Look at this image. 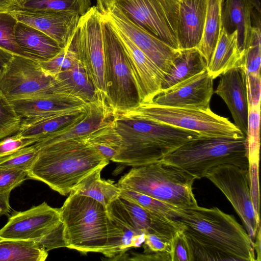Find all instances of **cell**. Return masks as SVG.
Listing matches in <instances>:
<instances>
[{
  "label": "cell",
  "mask_w": 261,
  "mask_h": 261,
  "mask_svg": "<svg viewBox=\"0 0 261 261\" xmlns=\"http://www.w3.org/2000/svg\"><path fill=\"white\" fill-rule=\"evenodd\" d=\"M176 220L185 226L183 232L193 261H256L246 230L218 207L180 208Z\"/></svg>",
  "instance_id": "cell-1"
},
{
  "label": "cell",
  "mask_w": 261,
  "mask_h": 261,
  "mask_svg": "<svg viewBox=\"0 0 261 261\" xmlns=\"http://www.w3.org/2000/svg\"><path fill=\"white\" fill-rule=\"evenodd\" d=\"M112 124L121 140L120 149L112 161L133 167L161 160L201 135L132 111L115 113Z\"/></svg>",
  "instance_id": "cell-2"
},
{
  "label": "cell",
  "mask_w": 261,
  "mask_h": 261,
  "mask_svg": "<svg viewBox=\"0 0 261 261\" xmlns=\"http://www.w3.org/2000/svg\"><path fill=\"white\" fill-rule=\"evenodd\" d=\"M35 145L38 153L27 171V178L42 181L64 196L95 169L109 163L85 136Z\"/></svg>",
  "instance_id": "cell-3"
},
{
  "label": "cell",
  "mask_w": 261,
  "mask_h": 261,
  "mask_svg": "<svg viewBox=\"0 0 261 261\" xmlns=\"http://www.w3.org/2000/svg\"><path fill=\"white\" fill-rule=\"evenodd\" d=\"M59 211L66 247L115 259L123 255L122 231L101 203L71 192Z\"/></svg>",
  "instance_id": "cell-4"
},
{
  "label": "cell",
  "mask_w": 261,
  "mask_h": 261,
  "mask_svg": "<svg viewBox=\"0 0 261 261\" xmlns=\"http://www.w3.org/2000/svg\"><path fill=\"white\" fill-rule=\"evenodd\" d=\"M195 179L180 168L159 160L133 167L117 185L179 208H189L198 205L193 192Z\"/></svg>",
  "instance_id": "cell-5"
},
{
  "label": "cell",
  "mask_w": 261,
  "mask_h": 261,
  "mask_svg": "<svg viewBox=\"0 0 261 261\" xmlns=\"http://www.w3.org/2000/svg\"><path fill=\"white\" fill-rule=\"evenodd\" d=\"M161 160L180 168L196 179L205 177L211 169L223 164L248 170L246 137L234 138L200 135Z\"/></svg>",
  "instance_id": "cell-6"
},
{
  "label": "cell",
  "mask_w": 261,
  "mask_h": 261,
  "mask_svg": "<svg viewBox=\"0 0 261 261\" xmlns=\"http://www.w3.org/2000/svg\"><path fill=\"white\" fill-rule=\"evenodd\" d=\"M179 5V0H96V7L117 8L135 24L178 50Z\"/></svg>",
  "instance_id": "cell-7"
},
{
  "label": "cell",
  "mask_w": 261,
  "mask_h": 261,
  "mask_svg": "<svg viewBox=\"0 0 261 261\" xmlns=\"http://www.w3.org/2000/svg\"><path fill=\"white\" fill-rule=\"evenodd\" d=\"M102 30L107 103L114 113L131 110L139 102L127 55L111 26L103 19Z\"/></svg>",
  "instance_id": "cell-8"
},
{
  "label": "cell",
  "mask_w": 261,
  "mask_h": 261,
  "mask_svg": "<svg viewBox=\"0 0 261 261\" xmlns=\"http://www.w3.org/2000/svg\"><path fill=\"white\" fill-rule=\"evenodd\" d=\"M129 111L149 119L197 132L203 136L234 138L245 136L228 118L214 113L210 108L166 107L149 102L140 103Z\"/></svg>",
  "instance_id": "cell-9"
},
{
  "label": "cell",
  "mask_w": 261,
  "mask_h": 261,
  "mask_svg": "<svg viewBox=\"0 0 261 261\" xmlns=\"http://www.w3.org/2000/svg\"><path fill=\"white\" fill-rule=\"evenodd\" d=\"M0 89L10 102L57 94L54 76L44 71L37 61L15 54L0 74Z\"/></svg>",
  "instance_id": "cell-10"
},
{
  "label": "cell",
  "mask_w": 261,
  "mask_h": 261,
  "mask_svg": "<svg viewBox=\"0 0 261 261\" xmlns=\"http://www.w3.org/2000/svg\"><path fill=\"white\" fill-rule=\"evenodd\" d=\"M103 19L96 6L80 17L72 39L79 60L99 97L106 101Z\"/></svg>",
  "instance_id": "cell-11"
},
{
  "label": "cell",
  "mask_w": 261,
  "mask_h": 261,
  "mask_svg": "<svg viewBox=\"0 0 261 261\" xmlns=\"http://www.w3.org/2000/svg\"><path fill=\"white\" fill-rule=\"evenodd\" d=\"M205 178L230 202L253 242L260 227V219L251 198L248 170L223 164L211 169Z\"/></svg>",
  "instance_id": "cell-12"
},
{
  "label": "cell",
  "mask_w": 261,
  "mask_h": 261,
  "mask_svg": "<svg viewBox=\"0 0 261 261\" xmlns=\"http://www.w3.org/2000/svg\"><path fill=\"white\" fill-rule=\"evenodd\" d=\"M98 10L103 20L124 34L155 64L165 77L169 72L179 49L173 48L139 27L114 7Z\"/></svg>",
  "instance_id": "cell-13"
},
{
  "label": "cell",
  "mask_w": 261,
  "mask_h": 261,
  "mask_svg": "<svg viewBox=\"0 0 261 261\" xmlns=\"http://www.w3.org/2000/svg\"><path fill=\"white\" fill-rule=\"evenodd\" d=\"M62 224L59 208L43 202L25 211L14 212L0 229V238L33 240L41 244Z\"/></svg>",
  "instance_id": "cell-14"
},
{
  "label": "cell",
  "mask_w": 261,
  "mask_h": 261,
  "mask_svg": "<svg viewBox=\"0 0 261 261\" xmlns=\"http://www.w3.org/2000/svg\"><path fill=\"white\" fill-rule=\"evenodd\" d=\"M109 25L127 55L136 87L139 103L152 101L161 92L164 78L163 73L124 34Z\"/></svg>",
  "instance_id": "cell-15"
},
{
  "label": "cell",
  "mask_w": 261,
  "mask_h": 261,
  "mask_svg": "<svg viewBox=\"0 0 261 261\" xmlns=\"http://www.w3.org/2000/svg\"><path fill=\"white\" fill-rule=\"evenodd\" d=\"M10 11L17 21L45 34L62 48L69 43L76 30L81 15L72 11H42L16 9Z\"/></svg>",
  "instance_id": "cell-16"
},
{
  "label": "cell",
  "mask_w": 261,
  "mask_h": 261,
  "mask_svg": "<svg viewBox=\"0 0 261 261\" xmlns=\"http://www.w3.org/2000/svg\"><path fill=\"white\" fill-rule=\"evenodd\" d=\"M213 80L206 70L160 93L151 102L166 107L208 108Z\"/></svg>",
  "instance_id": "cell-17"
},
{
  "label": "cell",
  "mask_w": 261,
  "mask_h": 261,
  "mask_svg": "<svg viewBox=\"0 0 261 261\" xmlns=\"http://www.w3.org/2000/svg\"><path fill=\"white\" fill-rule=\"evenodd\" d=\"M214 92L225 102L234 120V124L246 137L249 106L243 64L221 75Z\"/></svg>",
  "instance_id": "cell-18"
},
{
  "label": "cell",
  "mask_w": 261,
  "mask_h": 261,
  "mask_svg": "<svg viewBox=\"0 0 261 261\" xmlns=\"http://www.w3.org/2000/svg\"><path fill=\"white\" fill-rule=\"evenodd\" d=\"M179 49L197 48L203 35L207 0H179Z\"/></svg>",
  "instance_id": "cell-19"
},
{
  "label": "cell",
  "mask_w": 261,
  "mask_h": 261,
  "mask_svg": "<svg viewBox=\"0 0 261 261\" xmlns=\"http://www.w3.org/2000/svg\"><path fill=\"white\" fill-rule=\"evenodd\" d=\"M85 113L86 106L23 118L21 119L17 133L24 136L40 139L44 136L70 125L83 117Z\"/></svg>",
  "instance_id": "cell-20"
},
{
  "label": "cell",
  "mask_w": 261,
  "mask_h": 261,
  "mask_svg": "<svg viewBox=\"0 0 261 261\" xmlns=\"http://www.w3.org/2000/svg\"><path fill=\"white\" fill-rule=\"evenodd\" d=\"M119 198L136 227L145 234H155L171 241L185 229V225L177 220L159 215L122 197Z\"/></svg>",
  "instance_id": "cell-21"
},
{
  "label": "cell",
  "mask_w": 261,
  "mask_h": 261,
  "mask_svg": "<svg viewBox=\"0 0 261 261\" xmlns=\"http://www.w3.org/2000/svg\"><path fill=\"white\" fill-rule=\"evenodd\" d=\"M15 36L17 44L27 57L37 61L51 59L63 49L45 34L20 22L16 24Z\"/></svg>",
  "instance_id": "cell-22"
},
{
  "label": "cell",
  "mask_w": 261,
  "mask_h": 261,
  "mask_svg": "<svg viewBox=\"0 0 261 261\" xmlns=\"http://www.w3.org/2000/svg\"><path fill=\"white\" fill-rule=\"evenodd\" d=\"M222 11V27L228 33L236 31L239 46L246 50L252 28L251 13L254 8L249 0H226Z\"/></svg>",
  "instance_id": "cell-23"
},
{
  "label": "cell",
  "mask_w": 261,
  "mask_h": 261,
  "mask_svg": "<svg viewBox=\"0 0 261 261\" xmlns=\"http://www.w3.org/2000/svg\"><path fill=\"white\" fill-rule=\"evenodd\" d=\"M245 50L239 46L237 32L227 33L222 27L207 70L214 80L228 70L243 64Z\"/></svg>",
  "instance_id": "cell-24"
},
{
  "label": "cell",
  "mask_w": 261,
  "mask_h": 261,
  "mask_svg": "<svg viewBox=\"0 0 261 261\" xmlns=\"http://www.w3.org/2000/svg\"><path fill=\"white\" fill-rule=\"evenodd\" d=\"M21 119L85 107L86 103L71 96L55 94L36 99H20L11 101Z\"/></svg>",
  "instance_id": "cell-25"
},
{
  "label": "cell",
  "mask_w": 261,
  "mask_h": 261,
  "mask_svg": "<svg viewBox=\"0 0 261 261\" xmlns=\"http://www.w3.org/2000/svg\"><path fill=\"white\" fill-rule=\"evenodd\" d=\"M54 77L57 94L71 96L86 103L100 97L80 62Z\"/></svg>",
  "instance_id": "cell-26"
},
{
  "label": "cell",
  "mask_w": 261,
  "mask_h": 261,
  "mask_svg": "<svg viewBox=\"0 0 261 261\" xmlns=\"http://www.w3.org/2000/svg\"><path fill=\"white\" fill-rule=\"evenodd\" d=\"M207 67L206 60L197 48L179 49L169 72L164 78L161 92L207 70Z\"/></svg>",
  "instance_id": "cell-27"
},
{
  "label": "cell",
  "mask_w": 261,
  "mask_h": 261,
  "mask_svg": "<svg viewBox=\"0 0 261 261\" xmlns=\"http://www.w3.org/2000/svg\"><path fill=\"white\" fill-rule=\"evenodd\" d=\"M223 4L224 0H207L203 35L197 48L206 60L207 66L221 34Z\"/></svg>",
  "instance_id": "cell-28"
},
{
  "label": "cell",
  "mask_w": 261,
  "mask_h": 261,
  "mask_svg": "<svg viewBox=\"0 0 261 261\" xmlns=\"http://www.w3.org/2000/svg\"><path fill=\"white\" fill-rule=\"evenodd\" d=\"M103 168L99 167L91 172L71 192L89 197L106 207L119 198L120 188L112 181L101 178Z\"/></svg>",
  "instance_id": "cell-29"
},
{
  "label": "cell",
  "mask_w": 261,
  "mask_h": 261,
  "mask_svg": "<svg viewBox=\"0 0 261 261\" xmlns=\"http://www.w3.org/2000/svg\"><path fill=\"white\" fill-rule=\"evenodd\" d=\"M47 251L33 240H0V261H44Z\"/></svg>",
  "instance_id": "cell-30"
},
{
  "label": "cell",
  "mask_w": 261,
  "mask_h": 261,
  "mask_svg": "<svg viewBox=\"0 0 261 261\" xmlns=\"http://www.w3.org/2000/svg\"><path fill=\"white\" fill-rule=\"evenodd\" d=\"M91 7V0H23L12 9L56 12L72 11L82 16Z\"/></svg>",
  "instance_id": "cell-31"
},
{
  "label": "cell",
  "mask_w": 261,
  "mask_h": 261,
  "mask_svg": "<svg viewBox=\"0 0 261 261\" xmlns=\"http://www.w3.org/2000/svg\"><path fill=\"white\" fill-rule=\"evenodd\" d=\"M112 120L85 136L100 154L112 161L121 146L120 138L112 124Z\"/></svg>",
  "instance_id": "cell-32"
},
{
  "label": "cell",
  "mask_w": 261,
  "mask_h": 261,
  "mask_svg": "<svg viewBox=\"0 0 261 261\" xmlns=\"http://www.w3.org/2000/svg\"><path fill=\"white\" fill-rule=\"evenodd\" d=\"M120 189V196L154 213L173 220H176L179 216L180 208L137 192L123 188Z\"/></svg>",
  "instance_id": "cell-33"
},
{
  "label": "cell",
  "mask_w": 261,
  "mask_h": 261,
  "mask_svg": "<svg viewBox=\"0 0 261 261\" xmlns=\"http://www.w3.org/2000/svg\"><path fill=\"white\" fill-rule=\"evenodd\" d=\"M260 106H249L246 136L249 165L258 164Z\"/></svg>",
  "instance_id": "cell-34"
},
{
  "label": "cell",
  "mask_w": 261,
  "mask_h": 261,
  "mask_svg": "<svg viewBox=\"0 0 261 261\" xmlns=\"http://www.w3.org/2000/svg\"><path fill=\"white\" fill-rule=\"evenodd\" d=\"M38 62L44 71L54 76L73 67L80 61L72 38L68 45L57 55L47 60Z\"/></svg>",
  "instance_id": "cell-35"
},
{
  "label": "cell",
  "mask_w": 261,
  "mask_h": 261,
  "mask_svg": "<svg viewBox=\"0 0 261 261\" xmlns=\"http://www.w3.org/2000/svg\"><path fill=\"white\" fill-rule=\"evenodd\" d=\"M17 22L10 11H0V46L13 54L27 57L15 40V30Z\"/></svg>",
  "instance_id": "cell-36"
},
{
  "label": "cell",
  "mask_w": 261,
  "mask_h": 261,
  "mask_svg": "<svg viewBox=\"0 0 261 261\" xmlns=\"http://www.w3.org/2000/svg\"><path fill=\"white\" fill-rule=\"evenodd\" d=\"M21 118L0 89V140L17 133Z\"/></svg>",
  "instance_id": "cell-37"
},
{
  "label": "cell",
  "mask_w": 261,
  "mask_h": 261,
  "mask_svg": "<svg viewBox=\"0 0 261 261\" xmlns=\"http://www.w3.org/2000/svg\"><path fill=\"white\" fill-rule=\"evenodd\" d=\"M38 153V149L35 144L25 147L8 155L0 158V167L27 171Z\"/></svg>",
  "instance_id": "cell-38"
},
{
  "label": "cell",
  "mask_w": 261,
  "mask_h": 261,
  "mask_svg": "<svg viewBox=\"0 0 261 261\" xmlns=\"http://www.w3.org/2000/svg\"><path fill=\"white\" fill-rule=\"evenodd\" d=\"M260 28L252 26L250 42L245 50L243 65L246 74L260 73Z\"/></svg>",
  "instance_id": "cell-39"
},
{
  "label": "cell",
  "mask_w": 261,
  "mask_h": 261,
  "mask_svg": "<svg viewBox=\"0 0 261 261\" xmlns=\"http://www.w3.org/2000/svg\"><path fill=\"white\" fill-rule=\"evenodd\" d=\"M39 139L38 138L24 136L18 133L6 137L0 140V158L34 144Z\"/></svg>",
  "instance_id": "cell-40"
},
{
  "label": "cell",
  "mask_w": 261,
  "mask_h": 261,
  "mask_svg": "<svg viewBox=\"0 0 261 261\" xmlns=\"http://www.w3.org/2000/svg\"><path fill=\"white\" fill-rule=\"evenodd\" d=\"M171 261H193L191 249L183 231L177 232L170 241Z\"/></svg>",
  "instance_id": "cell-41"
},
{
  "label": "cell",
  "mask_w": 261,
  "mask_h": 261,
  "mask_svg": "<svg viewBox=\"0 0 261 261\" xmlns=\"http://www.w3.org/2000/svg\"><path fill=\"white\" fill-rule=\"evenodd\" d=\"M27 171L0 167V193H10L27 179Z\"/></svg>",
  "instance_id": "cell-42"
},
{
  "label": "cell",
  "mask_w": 261,
  "mask_h": 261,
  "mask_svg": "<svg viewBox=\"0 0 261 261\" xmlns=\"http://www.w3.org/2000/svg\"><path fill=\"white\" fill-rule=\"evenodd\" d=\"M246 75L248 106H260V73H248Z\"/></svg>",
  "instance_id": "cell-43"
},
{
  "label": "cell",
  "mask_w": 261,
  "mask_h": 261,
  "mask_svg": "<svg viewBox=\"0 0 261 261\" xmlns=\"http://www.w3.org/2000/svg\"><path fill=\"white\" fill-rule=\"evenodd\" d=\"M170 240L155 234H147L143 243L144 253H160L170 251Z\"/></svg>",
  "instance_id": "cell-44"
},
{
  "label": "cell",
  "mask_w": 261,
  "mask_h": 261,
  "mask_svg": "<svg viewBox=\"0 0 261 261\" xmlns=\"http://www.w3.org/2000/svg\"><path fill=\"white\" fill-rule=\"evenodd\" d=\"M130 260H168L171 261L170 254L168 252L160 253H144L143 254H135L134 258Z\"/></svg>",
  "instance_id": "cell-45"
},
{
  "label": "cell",
  "mask_w": 261,
  "mask_h": 261,
  "mask_svg": "<svg viewBox=\"0 0 261 261\" xmlns=\"http://www.w3.org/2000/svg\"><path fill=\"white\" fill-rule=\"evenodd\" d=\"M10 193H0V216L9 215L11 211L9 203Z\"/></svg>",
  "instance_id": "cell-46"
},
{
  "label": "cell",
  "mask_w": 261,
  "mask_h": 261,
  "mask_svg": "<svg viewBox=\"0 0 261 261\" xmlns=\"http://www.w3.org/2000/svg\"><path fill=\"white\" fill-rule=\"evenodd\" d=\"M14 54L0 46V74Z\"/></svg>",
  "instance_id": "cell-47"
},
{
  "label": "cell",
  "mask_w": 261,
  "mask_h": 261,
  "mask_svg": "<svg viewBox=\"0 0 261 261\" xmlns=\"http://www.w3.org/2000/svg\"><path fill=\"white\" fill-rule=\"evenodd\" d=\"M17 4V0H0V11L10 10Z\"/></svg>",
  "instance_id": "cell-48"
},
{
  "label": "cell",
  "mask_w": 261,
  "mask_h": 261,
  "mask_svg": "<svg viewBox=\"0 0 261 261\" xmlns=\"http://www.w3.org/2000/svg\"><path fill=\"white\" fill-rule=\"evenodd\" d=\"M253 248L257 252L256 260H260V226L258 228L257 234L253 241Z\"/></svg>",
  "instance_id": "cell-49"
},
{
  "label": "cell",
  "mask_w": 261,
  "mask_h": 261,
  "mask_svg": "<svg viewBox=\"0 0 261 261\" xmlns=\"http://www.w3.org/2000/svg\"><path fill=\"white\" fill-rule=\"evenodd\" d=\"M252 4L253 7L258 12H261L260 3L259 0H249Z\"/></svg>",
  "instance_id": "cell-50"
},
{
  "label": "cell",
  "mask_w": 261,
  "mask_h": 261,
  "mask_svg": "<svg viewBox=\"0 0 261 261\" xmlns=\"http://www.w3.org/2000/svg\"><path fill=\"white\" fill-rule=\"evenodd\" d=\"M17 4H18V3H20V2H21L23 0H17Z\"/></svg>",
  "instance_id": "cell-51"
},
{
  "label": "cell",
  "mask_w": 261,
  "mask_h": 261,
  "mask_svg": "<svg viewBox=\"0 0 261 261\" xmlns=\"http://www.w3.org/2000/svg\"><path fill=\"white\" fill-rule=\"evenodd\" d=\"M2 240L1 238H0V240Z\"/></svg>",
  "instance_id": "cell-52"
},
{
  "label": "cell",
  "mask_w": 261,
  "mask_h": 261,
  "mask_svg": "<svg viewBox=\"0 0 261 261\" xmlns=\"http://www.w3.org/2000/svg\"></svg>",
  "instance_id": "cell-53"
}]
</instances>
